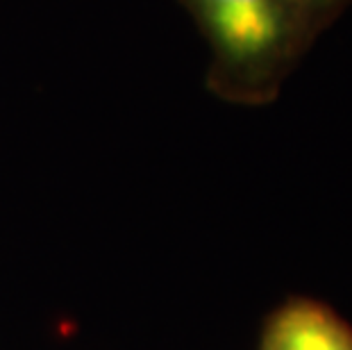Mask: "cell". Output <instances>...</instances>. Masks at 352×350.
<instances>
[{"label":"cell","instance_id":"obj_1","mask_svg":"<svg viewBox=\"0 0 352 350\" xmlns=\"http://www.w3.org/2000/svg\"><path fill=\"white\" fill-rule=\"evenodd\" d=\"M207 43L205 85L216 98L264 107L314 48L302 0H177Z\"/></svg>","mask_w":352,"mask_h":350},{"label":"cell","instance_id":"obj_2","mask_svg":"<svg viewBox=\"0 0 352 350\" xmlns=\"http://www.w3.org/2000/svg\"><path fill=\"white\" fill-rule=\"evenodd\" d=\"M261 350H352V330L325 305L296 298L268 318Z\"/></svg>","mask_w":352,"mask_h":350},{"label":"cell","instance_id":"obj_3","mask_svg":"<svg viewBox=\"0 0 352 350\" xmlns=\"http://www.w3.org/2000/svg\"><path fill=\"white\" fill-rule=\"evenodd\" d=\"M302 5L311 21L314 32L320 36L343 17V12L352 5V0H302Z\"/></svg>","mask_w":352,"mask_h":350}]
</instances>
